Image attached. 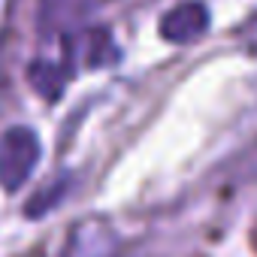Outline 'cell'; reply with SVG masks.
Returning a JSON list of instances; mask_svg holds the SVG:
<instances>
[{"mask_svg":"<svg viewBox=\"0 0 257 257\" xmlns=\"http://www.w3.org/2000/svg\"><path fill=\"white\" fill-rule=\"evenodd\" d=\"M233 179H239V182H257V140L236 158Z\"/></svg>","mask_w":257,"mask_h":257,"instance_id":"6","label":"cell"},{"mask_svg":"<svg viewBox=\"0 0 257 257\" xmlns=\"http://www.w3.org/2000/svg\"><path fill=\"white\" fill-rule=\"evenodd\" d=\"M97 10V0H43L40 25L46 31H70Z\"/></svg>","mask_w":257,"mask_h":257,"instance_id":"3","label":"cell"},{"mask_svg":"<svg viewBox=\"0 0 257 257\" xmlns=\"http://www.w3.org/2000/svg\"><path fill=\"white\" fill-rule=\"evenodd\" d=\"M85 61L91 64V67H100V64H106L109 61V34H103V31H88L85 34Z\"/></svg>","mask_w":257,"mask_h":257,"instance_id":"5","label":"cell"},{"mask_svg":"<svg viewBox=\"0 0 257 257\" xmlns=\"http://www.w3.org/2000/svg\"><path fill=\"white\" fill-rule=\"evenodd\" d=\"M206 31H209V10L200 0H185V4L167 10L161 19V37L167 43H176V46L194 43Z\"/></svg>","mask_w":257,"mask_h":257,"instance_id":"2","label":"cell"},{"mask_svg":"<svg viewBox=\"0 0 257 257\" xmlns=\"http://www.w3.org/2000/svg\"><path fill=\"white\" fill-rule=\"evenodd\" d=\"M31 85H34L43 97L55 100V97L64 91V73H61V67H58V64L37 61V64L31 67Z\"/></svg>","mask_w":257,"mask_h":257,"instance_id":"4","label":"cell"},{"mask_svg":"<svg viewBox=\"0 0 257 257\" xmlns=\"http://www.w3.org/2000/svg\"><path fill=\"white\" fill-rule=\"evenodd\" d=\"M40 164V140L31 127H13L0 137V188L19 191Z\"/></svg>","mask_w":257,"mask_h":257,"instance_id":"1","label":"cell"}]
</instances>
